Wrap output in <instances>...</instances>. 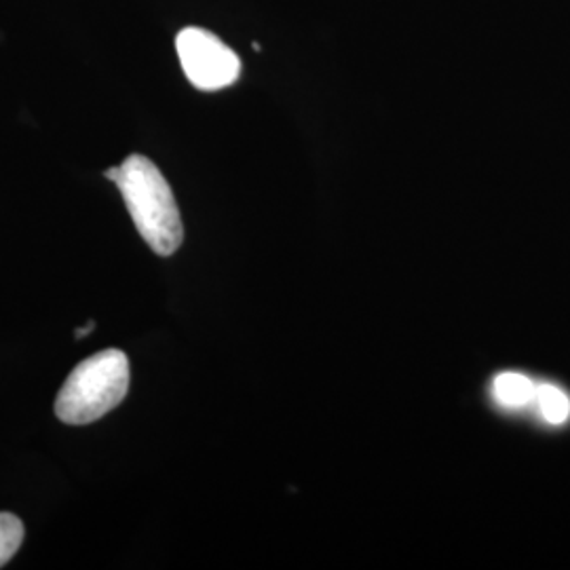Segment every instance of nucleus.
<instances>
[{
    "mask_svg": "<svg viewBox=\"0 0 570 570\" xmlns=\"http://www.w3.org/2000/svg\"><path fill=\"white\" fill-rule=\"evenodd\" d=\"M127 212L144 242L159 256H171L184 239L183 218L159 167L142 155H129L117 171Z\"/></svg>",
    "mask_w": 570,
    "mask_h": 570,
    "instance_id": "f257e3e1",
    "label": "nucleus"
},
{
    "mask_svg": "<svg viewBox=\"0 0 570 570\" xmlns=\"http://www.w3.org/2000/svg\"><path fill=\"white\" fill-rule=\"evenodd\" d=\"M129 389V360L119 348H106L72 370L56 400L66 425H89L119 406Z\"/></svg>",
    "mask_w": 570,
    "mask_h": 570,
    "instance_id": "f03ea898",
    "label": "nucleus"
},
{
    "mask_svg": "<svg viewBox=\"0 0 570 570\" xmlns=\"http://www.w3.org/2000/svg\"><path fill=\"white\" fill-rule=\"evenodd\" d=\"M176 49L186 79L202 91L230 87L242 75L239 56L204 28H184Z\"/></svg>",
    "mask_w": 570,
    "mask_h": 570,
    "instance_id": "7ed1b4c3",
    "label": "nucleus"
},
{
    "mask_svg": "<svg viewBox=\"0 0 570 570\" xmlns=\"http://www.w3.org/2000/svg\"><path fill=\"white\" fill-rule=\"evenodd\" d=\"M494 400L505 407H524L534 402L537 385L518 372H503L492 383Z\"/></svg>",
    "mask_w": 570,
    "mask_h": 570,
    "instance_id": "20e7f679",
    "label": "nucleus"
},
{
    "mask_svg": "<svg viewBox=\"0 0 570 570\" xmlns=\"http://www.w3.org/2000/svg\"><path fill=\"white\" fill-rule=\"evenodd\" d=\"M534 402L539 406L541 416L550 423V425H564L570 416V397L556 385L543 383L537 385V395Z\"/></svg>",
    "mask_w": 570,
    "mask_h": 570,
    "instance_id": "39448f33",
    "label": "nucleus"
},
{
    "mask_svg": "<svg viewBox=\"0 0 570 570\" xmlns=\"http://www.w3.org/2000/svg\"><path fill=\"white\" fill-rule=\"evenodd\" d=\"M23 541V524L20 518L0 511V569L18 553Z\"/></svg>",
    "mask_w": 570,
    "mask_h": 570,
    "instance_id": "423d86ee",
    "label": "nucleus"
},
{
    "mask_svg": "<svg viewBox=\"0 0 570 570\" xmlns=\"http://www.w3.org/2000/svg\"><path fill=\"white\" fill-rule=\"evenodd\" d=\"M94 327H96V324H94V322H87V324H85V326L77 327V332H75V336H77V338H85V336H87V334H91V332H94Z\"/></svg>",
    "mask_w": 570,
    "mask_h": 570,
    "instance_id": "0eeeda50",
    "label": "nucleus"
}]
</instances>
